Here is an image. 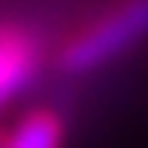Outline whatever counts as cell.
I'll return each instance as SVG.
<instances>
[{"label": "cell", "mask_w": 148, "mask_h": 148, "mask_svg": "<svg viewBox=\"0 0 148 148\" xmlns=\"http://www.w3.org/2000/svg\"><path fill=\"white\" fill-rule=\"evenodd\" d=\"M145 39H148V0H120L74 32L57 60L60 71L67 74H88L131 53Z\"/></svg>", "instance_id": "1"}, {"label": "cell", "mask_w": 148, "mask_h": 148, "mask_svg": "<svg viewBox=\"0 0 148 148\" xmlns=\"http://www.w3.org/2000/svg\"><path fill=\"white\" fill-rule=\"evenodd\" d=\"M39 64L42 49L35 32L14 21H0V106H7L35 81Z\"/></svg>", "instance_id": "2"}, {"label": "cell", "mask_w": 148, "mask_h": 148, "mask_svg": "<svg viewBox=\"0 0 148 148\" xmlns=\"http://www.w3.org/2000/svg\"><path fill=\"white\" fill-rule=\"evenodd\" d=\"M64 120L53 109H32L0 138V148H60Z\"/></svg>", "instance_id": "3"}]
</instances>
